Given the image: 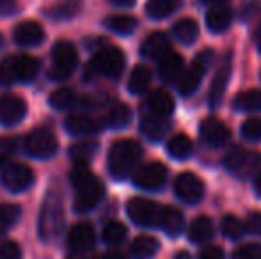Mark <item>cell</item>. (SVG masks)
Segmentation results:
<instances>
[{
	"label": "cell",
	"instance_id": "cell-1",
	"mask_svg": "<svg viewBox=\"0 0 261 259\" xmlns=\"http://www.w3.org/2000/svg\"><path fill=\"white\" fill-rule=\"evenodd\" d=\"M71 183L75 187V210L91 211L101 203L105 187L100 178L89 170L87 163H76L71 170Z\"/></svg>",
	"mask_w": 261,
	"mask_h": 259
},
{
	"label": "cell",
	"instance_id": "cell-2",
	"mask_svg": "<svg viewBox=\"0 0 261 259\" xmlns=\"http://www.w3.org/2000/svg\"><path fill=\"white\" fill-rule=\"evenodd\" d=\"M142 156V148L134 138H119L110 146L109 151V170L112 178L124 180L137 167Z\"/></svg>",
	"mask_w": 261,
	"mask_h": 259
},
{
	"label": "cell",
	"instance_id": "cell-3",
	"mask_svg": "<svg viewBox=\"0 0 261 259\" xmlns=\"http://www.w3.org/2000/svg\"><path fill=\"white\" fill-rule=\"evenodd\" d=\"M64 229V206L62 197L57 190H50L43 203L38 220V231L45 242H54Z\"/></svg>",
	"mask_w": 261,
	"mask_h": 259
},
{
	"label": "cell",
	"instance_id": "cell-4",
	"mask_svg": "<svg viewBox=\"0 0 261 259\" xmlns=\"http://www.w3.org/2000/svg\"><path fill=\"white\" fill-rule=\"evenodd\" d=\"M39 69V61L32 55H9L0 63V83L11 85L14 82H31Z\"/></svg>",
	"mask_w": 261,
	"mask_h": 259
},
{
	"label": "cell",
	"instance_id": "cell-5",
	"mask_svg": "<svg viewBox=\"0 0 261 259\" xmlns=\"http://www.w3.org/2000/svg\"><path fill=\"white\" fill-rule=\"evenodd\" d=\"M128 217L142 227H160L165 206L144 197H134L126 204Z\"/></svg>",
	"mask_w": 261,
	"mask_h": 259
},
{
	"label": "cell",
	"instance_id": "cell-6",
	"mask_svg": "<svg viewBox=\"0 0 261 259\" xmlns=\"http://www.w3.org/2000/svg\"><path fill=\"white\" fill-rule=\"evenodd\" d=\"M79 66V53L76 48L68 41H59L52 50V68H50V78L54 80H68Z\"/></svg>",
	"mask_w": 261,
	"mask_h": 259
},
{
	"label": "cell",
	"instance_id": "cell-7",
	"mask_svg": "<svg viewBox=\"0 0 261 259\" xmlns=\"http://www.w3.org/2000/svg\"><path fill=\"white\" fill-rule=\"evenodd\" d=\"M212 50H204L199 55L196 57L192 64L187 69H183L181 76L178 78L176 85H178V91L181 96H192L197 89H199L201 82H203V76L206 73L210 63H212Z\"/></svg>",
	"mask_w": 261,
	"mask_h": 259
},
{
	"label": "cell",
	"instance_id": "cell-8",
	"mask_svg": "<svg viewBox=\"0 0 261 259\" xmlns=\"http://www.w3.org/2000/svg\"><path fill=\"white\" fill-rule=\"evenodd\" d=\"M59 142L55 133L46 126H39V128L32 130L25 138V151L31 156L39 160L50 158L57 153Z\"/></svg>",
	"mask_w": 261,
	"mask_h": 259
},
{
	"label": "cell",
	"instance_id": "cell-9",
	"mask_svg": "<svg viewBox=\"0 0 261 259\" xmlns=\"http://www.w3.org/2000/svg\"><path fill=\"white\" fill-rule=\"evenodd\" d=\"M0 178H2L4 187L9 192H25L34 185V170L29 165L20 162H9L7 165L2 167V172H0Z\"/></svg>",
	"mask_w": 261,
	"mask_h": 259
},
{
	"label": "cell",
	"instance_id": "cell-10",
	"mask_svg": "<svg viewBox=\"0 0 261 259\" xmlns=\"http://www.w3.org/2000/svg\"><path fill=\"white\" fill-rule=\"evenodd\" d=\"M124 64H126L124 53L116 46H109V48L100 50L93 57L91 69H94V71L103 76H109V78H119L124 69Z\"/></svg>",
	"mask_w": 261,
	"mask_h": 259
},
{
	"label": "cell",
	"instance_id": "cell-11",
	"mask_svg": "<svg viewBox=\"0 0 261 259\" xmlns=\"http://www.w3.org/2000/svg\"><path fill=\"white\" fill-rule=\"evenodd\" d=\"M165 180H167V167L162 162H149L141 165L134 174V183L135 187L142 188V190L155 192L164 187Z\"/></svg>",
	"mask_w": 261,
	"mask_h": 259
},
{
	"label": "cell",
	"instance_id": "cell-12",
	"mask_svg": "<svg viewBox=\"0 0 261 259\" xmlns=\"http://www.w3.org/2000/svg\"><path fill=\"white\" fill-rule=\"evenodd\" d=\"M174 194L187 204H197L204 195V183L194 172H181L174 180Z\"/></svg>",
	"mask_w": 261,
	"mask_h": 259
},
{
	"label": "cell",
	"instance_id": "cell-13",
	"mask_svg": "<svg viewBox=\"0 0 261 259\" xmlns=\"http://www.w3.org/2000/svg\"><path fill=\"white\" fill-rule=\"evenodd\" d=\"M224 163L237 176L247 178L249 174L256 172V169H258V165L261 163V156L256 155V153L245 151V149H234V151H231L226 156Z\"/></svg>",
	"mask_w": 261,
	"mask_h": 259
},
{
	"label": "cell",
	"instance_id": "cell-14",
	"mask_svg": "<svg viewBox=\"0 0 261 259\" xmlns=\"http://www.w3.org/2000/svg\"><path fill=\"white\" fill-rule=\"evenodd\" d=\"M27 114V103L16 94H2L0 96V125L14 126Z\"/></svg>",
	"mask_w": 261,
	"mask_h": 259
},
{
	"label": "cell",
	"instance_id": "cell-15",
	"mask_svg": "<svg viewBox=\"0 0 261 259\" xmlns=\"http://www.w3.org/2000/svg\"><path fill=\"white\" fill-rule=\"evenodd\" d=\"M233 57L231 53H226L220 61L219 68H217V73L213 76V82L212 87H210V94H208V100L212 107H217V105L222 103V98L226 94L227 89V82H229V76H231V68H233Z\"/></svg>",
	"mask_w": 261,
	"mask_h": 259
},
{
	"label": "cell",
	"instance_id": "cell-16",
	"mask_svg": "<svg viewBox=\"0 0 261 259\" xmlns=\"http://www.w3.org/2000/svg\"><path fill=\"white\" fill-rule=\"evenodd\" d=\"M199 135L208 146L212 148H222L229 142L231 138V130L227 128L226 123H222L217 118H208L201 123L199 126Z\"/></svg>",
	"mask_w": 261,
	"mask_h": 259
},
{
	"label": "cell",
	"instance_id": "cell-17",
	"mask_svg": "<svg viewBox=\"0 0 261 259\" xmlns=\"http://www.w3.org/2000/svg\"><path fill=\"white\" fill-rule=\"evenodd\" d=\"M13 38L20 46H38L45 39V28L34 20L21 21L14 27Z\"/></svg>",
	"mask_w": 261,
	"mask_h": 259
},
{
	"label": "cell",
	"instance_id": "cell-18",
	"mask_svg": "<svg viewBox=\"0 0 261 259\" xmlns=\"http://www.w3.org/2000/svg\"><path fill=\"white\" fill-rule=\"evenodd\" d=\"M169 52H171V41H169L167 34H164V32H153V34H149L141 46V55L146 57V59L160 61Z\"/></svg>",
	"mask_w": 261,
	"mask_h": 259
},
{
	"label": "cell",
	"instance_id": "cell-19",
	"mask_svg": "<svg viewBox=\"0 0 261 259\" xmlns=\"http://www.w3.org/2000/svg\"><path fill=\"white\" fill-rule=\"evenodd\" d=\"M68 243L71 250H91L94 245V227L89 222H80L73 225L68 236Z\"/></svg>",
	"mask_w": 261,
	"mask_h": 259
},
{
	"label": "cell",
	"instance_id": "cell-20",
	"mask_svg": "<svg viewBox=\"0 0 261 259\" xmlns=\"http://www.w3.org/2000/svg\"><path fill=\"white\" fill-rule=\"evenodd\" d=\"M158 73H160L162 80L167 83L178 82V78L183 73V57L176 52H169L158 61Z\"/></svg>",
	"mask_w": 261,
	"mask_h": 259
},
{
	"label": "cell",
	"instance_id": "cell-21",
	"mask_svg": "<svg viewBox=\"0 0 261 259\" xmlns=\"http://www.w3.org/2000/svg\"><path fill=\"white\" fill-rule=\"evenodd\" d=\"M66 130L73 135H93L101 130V123L98 119L91 118V116L84 114H73L66 119L64 123Z\"/></svg>",
	"mask_w": 261,
	"mask_h": 259
},
{
	"label": "cell",
	"instance_id": "cell-22",
	"mask_svg": "<svg viewBox=\"0 0 261 259\" xmlns=\"http://www.w3.org/2000/svg\"><path fill=\"white\" fill-rule=\"evenodd\" d=\"M171 128V123L164 116L149 114L141 121V131L153 142H158L165 137V133Z\"/></svg>",
	"mask_w": 261,
	"mask_h": 259
},
{
	"label": "cell",
	"instance_id": "cell-23",
	"mask_svg": "<svg viewBox=\"0 0 261 259\" xmlns=\"http://www.w3.org/2000/svg\"><path fill=\"white\" fill-rule=\"evenodd\" d=\"M213 235H215L213 222L210 220L208 217H204V215H199V217H196L192 222H190V225H189V240L192 243H197V245H201V243H206L208 240L213 238Z\"/></svg>",
	"mask_w": 261,
	"mask_h": 259
},
{
	"label": "cell",
	"instance_id": "cell-24",
	"mask_svg": "<svg viewBox=\"0 0 261 259\" xmlns=\"http://www.w3.org/2000/svg\"><path fill=\"white\" fill-rule=\"evenodd\" d=\"M148 108L151 110V114L169 118V116L174 112V100H172L171 94L164 89L151 91L148 96Z\"/></svg>",
	"mask_w": 261,
	"mask_h": 259
},
{
	"label": "cell",
	"instance_id": "cell-25",
	"mask_svg": "<svg viewBox=\"0 0 261 259\" xmlns=\"http://www.w3.org/2000/svg\"><path fill=\"white\" fill-rule=\"evenodd\" d=\"M231 11L224 6H217L212 7V9L206 13V27L210 32L213 34H220V32H226L231 25Z\"/></svg>",
	"mask_w": 261,
	"mask_h": 259
},
{
	"label": "cell",
	"instance_id": "cell-26",
	"mask_svg": "<svg viewBox=\"0 0 261 259\" xmlns=\"http://www.w3.org/2000/svg\"><path fill=\"white\" fill-rule=\"evenodd\" d=\"M158 249H160V243L156 238L149 235H141L132 242L130 254L134 259H151L156 256Z\"/></svg>",
	"mask_w": 261,
	"mask_h": 259
},
{
	"label": "cell",
	"instance_id": "cell-27",
	"mask_svg": "<svg viewBox=\"0 0 261 259\" xmlns=\"http://www.w3.org/2000/svg\"><path fill=\"white\" fill-rule=\"evenodd\" d=\"M172 34L181 45H192L199 38V25L192 18H181L172 25Z\"/></svg>",
	"mask_w": 261,
	"mask_h": 259
},
{
	"label": "cell",
	"instance_id": "cell-28",
	"mask_svg": "<svg viewBox=\"0 0 261 259\" xmlns=\"http://www.w3.org/2000/svg\"><path fill=\"white\" fill-rule=\"evenodd\" d=\"M160 229L167 236H179L185 229V218H183L181 211L176 208L165 206L164 217H162Z\"/></svg>",
	"mask_w": 261,
	"mask_h": 259
},
{
	"label": "cell",
	"instance_id": "cell-29",
	"mask_svg": "<svg viewBox=\"0 0 261 259\" xmlns=\"http://www.w3.org/2000/svg\"><path fill=\"white\" fill-rule=\"evenodd\" d=\"M149 83H151V71L148 66L139 64L132 69V75L128 78V91L132 94H142L148 91Z\"/></svg>",
	"mask_w": 261,
	"mask_h": 259
},
{
	"label": "cell",
	"instance_id": "cell-30",
	"mask_svg": "<svg viewBox=\"0 0 261 259\" xmlns=\"http://www.w3.org/2000/svg\"><path fill=\"white\" fill-rule=\"evenodd\" d=\"M233 105L240 112H259L261 110V91L249 89L238 93L233 100Z\"/></svg>",
	"mask_w": 261,
	"mask_h": 259
},
{
	"label": "cell",
	"instance_id": "cell-31",
	"mask_svg": "<svg viewBox=\"0 0 261 259\" xmlns=\"http://www.w3.org/2000/svg\"><path fill=\"white\" fill-rule=\"evenodd\" d=\"M194 151V144L185 133H178L167 142V153L176 160H187Z\"/></svg>",
	"mask_w": 261,
	"mask_h": 259
},
{
	"label": "cell",
	"instance_id": "cell-32",
	"mask_svg": "<svg viewBox=\"0 0 261 259\" xmlns=\"http://www.w3.org/2000/svg\"><path fill=\"white\" fill-rule=\"evenodd\" d=\"M181 0H148L146 4V13L153 20H162L174 13L179 7Z\"/></svg>",
	"mask_w": 261,
	"mask_h": 259
},
{
	"label": "cell",
	"instance_id": "cell-33",
	"mask_svg": "<svg viewBox=\"0 0 261 259\" xmlns=\"http://www.w3.org/2000/svg\"><path fill=\"white\" fill-rule=\"evenodd\" d=\"M105 25L116 34L128 36L137 28V20L134 16H128V14H114V16L107 18Z\"/></svg>",
	"mask_w": 261,
	"mask_h": 259
},
{
	"label": "cell",
	"instance_id": "cell-34",
	"mask_svg": "<svg viewBox=\"0 0 261 259\" xmlns=\"http://www.w3.org/2000/svg\"><path fill=\"white\" fill-rule=\"evenodd\" d=\"M126 225L119 220H109L103 225V231H101V236H103V242L107 245H119L124 238H126Z\"/></svg>",
	"mask_w": 261,
	"mask_h": 259
},
{
	"label": "cell",
	"instance_id": "cell-35",
	"mask_svg": "<svg viewBox=\"0 0 261 259\" xmlns=\"http://www.w3.org/2000/svg\"><path fill=\"white\" fill-rule=\"evenodd\" d=\"M20 215H21V210L18 204L0 203V236H2L7 229L16 224Z\"/></svg>",
	"mask_w": 261,
	"mask_h": 259
},
{
	"label": "cell",
	"instance_id": "cell-36",
	"mask_svg": "<svg viewBox=\"0 0 261 259\" xmlns=\"http://www.w3.org/2000/svg\"><path fill=\"white\" fill-rule=\"evenodd\" d=\"M130 119H132V110L126 107V105L119 103L107 114L105 123H107V126H110V128H124V126L130 123Z\"/></svg>",
	"mask_w": 261,
	"mask_h": 259
},
{
	"label": "cell",
	"instance_id": "cell-37",
	"mask_svg": "<svg viewBox=\"0 0 261 259\" xmlns=\"http://www.w3.org/2000/svg\"><path fill=\"white\" fill-rule=\"evenodd\" d=\"M48 101L52 107L59 108V110H64V108H69L76 103V94L71 89H57L50 94Z\"/></svg>",
	"mask_w": 261,
	"mask_h": 259
},
{
	"label": "cell",
	"instance_id": "cell-38",
	"mask_svg": "<svg viewBox=\"0 0 261 259\" xmlns=\"http://www.w3.org/2000/svg\"><path fill=\"white\" fill-rule=\"evenodd\" d=\"M96 151H98V144L96 142H91V140L71 146V156L76 163H87L91 158H93Z\"/></svg>",
	"mask_w": 261,
	"mask_h": 259
},
{
	"label": "cell",
	"instance_id": "cell-39",
	"mask_svg": "<svg viewBox=\"0 0 261 259\" xmlns=\"http://www.w3.org/2000/svg\"><path fill=\"white\" fill-rule=\"evenodd\" d=\"M220 229H222V235L229 240L242 238V235L245 233V225L234 215H226L222 224H220Z\"/></svg>",
	"mask_w": 261,
	"mask_h": 259
},
{
	"label": "cell",
	"instance_id": "cell-40",
	"mask_svg": "<svg viewBox=\"0 0 261 259\" xmlns=\"http://www.w3.org/2000/svg\"><path fill=\"white\" fill-rule=\"evenodd\" d=\"M242 137L245 140L258 142L261 140V118H251L242 125Z\"/></svg>",
	"mask_w": 261,
	"mask_h": 259
},
{
	"label": "cell",
	"instance_id": "cell-41",
	"mask_svg": "<svg viewBox=\"0 0 261 259\" xmlns=\"http://www.w3.org/2000/svg\"><path fill=\"white\" fill-rule=\"evenodd\" d=\"M80 9V2L79 0H64L61 2L57 7L52 11V16H55L57 20H68V18H73Z\"/></svg>",
	"mask_w": 261,
	"mask_h": 259
},
{
	"label": "cell",
	"instance_id": "cell-42",
	"mask_svg": "<svg viewBox=\"0 0 261 259\" xmlns=\"http://www.w3.org/2000/svg\"><path fill=\"white\" fill-rule=\"evenodd\" d=\"M233 259H261V243H245L233 252Z\"/></svg>",
	"mask_w": 261,
	"mask_h": 259
},
{
	"label": "cell",
	"instance_id": "cell-43",
	"mask_svg": "<svg viewBox=\"0 0 261 259\" xmlns=\"http://www.w3.org/2000/svg\"><path fill=\"white\" fill-rule=\"evenodd\" d=\"M14 151H16V140L11 137H0V167L11 162Z\"/></svg>",
	"mask_w": 261,
	"mask_h": 259
},
{
	"label": "cell",
	"instance_id": "cell-44",
	"mask_svg": "<svg viewBox=\"0 0 261 259\" xmlns=\"http://www.w3.org/2000/svg\"><path fill=\"white\" fill-rule=\"evenodd\" d=\"M245 231L249 235L261 236V211H251L245 218Z\"/></svg>",
	"mask_w": 261,
	"mask_h": 259
},
{
	"label": "cell",
	"instance_id": "cell-45",
	"mask_svg": "<svg viewBox=\"0 0 261 259\" xmlns=\"http://www.w3.org/2000/svg\"><path fill=\"white\" fill-rule=\"evenodd\" d=\"M0 259H21V249L16 242H6L0 245Z\"/></svg>",
	"mask_w": 261,
	"mask_h": 259
},
{
	"label": "cell",
	"instance_id": "cell-46",
	"mask_svg": "<svg viewBox=\"0 0 261 259\" xmlns=\"http://www.w3.org/2000/svg\"><path fill=\"white\" fill-rule=\"evenodd\" d=\"M224 257L226 256H224L222 247H217V245L204 247L199 252V259H224Z\"/></svg>",
	"mask_w": 261,
	"mask_h": 259
},
{
	"label": "cell",
	"instance_id": "cell-47",
	"mask_svg": "<svg viewBox=\"0 0 261 259\" xmlns=\"http://www.w3.org/2000/svg\"><path fill=\"white\" fill-rule=\"evenodd\" d=\"M66 259H100V257L93 250H71V254Z\"/></svg>",
	"mask_w": 261,
	"mask_h": 259
},
{
	"label": "cell",
	"instance_id": "cell-48",
	"mask_svg": "<svg viewBox=\"0 0 261 259\" xmlns=\"http://www.w3.org/2000/svg\"><path fill=\"white\" fill-rule=\"evenodd\" d=\"M14 9V0H0V14H7Z\"/></svg>",
	"mask_w": 261,
	"mask_h": 259
},
{
	"label": "cell",
	"instance_id": "cell-49",
	"mask_svg": "<svg viewBox=\"0 0 261 259\" xmlns=\"http://www.w3.org/2000/svg\"><path fill=\"white\" fill-rule=\"evenodd\" d=\"M110 2L117 7H132L135 4V0H110Z\"/></svg>",
	"mask_w": 261,
	"mask_h": 259
},
{
	"label": "cell",
	"instance_id": "cell-50",
	"mask_svg": "<svg viewBox=\"0 0 261 259\" xmlns=\"http://www.w3.org/2000/svg\"><path fill=\"white\" fill-rule=\"evenodd\" d=\"M100 259H126V256H124V254H121V252H117V250H114V252L105 254V256L100 257Z\"/></svg>",
	"mask_w": 261,
	"mask_h": 259
},
{
	"label": "cell",
	"instance_id": "cell-51",
	"mask_svg": "<svg viewBox=\"0 0 261 259\" xmlns=\"http://www.w3.org/2000/svg\"><path fill=\"white\" fill-rule=\"evenodd\" d=\"M254 190H256V195L261 197V172L256 174V180H254Z\"/></svg>",
	"mask_w": 261,
	"mask_h": 259
},
{
	"label": "cell",
	"instance_id": "cell-52",
	"mask_svg": "<svg viewBox=\"0 0 261 259\" xmlns=\"http://www.w3.org/2000/svg\"><path fill=\"white\" fill-rule=\"evenodd\" d=\"M204 4H208V6H213V7H217V6H224V4L227 2V0H203Z\"/></svg>",
	"mask_w": 261,
	"mask_h": 259
},
{
	"label": "cell",
	"instance_id": "cell-53",
	"mask_svg": "<svg viewBox=\"0 0 261 259\" xmlns=\"http://www.w3.org/2000/svg\"><path fill=\"white\" fill-rule=\"evenodd\" d=\"M256 46H258V50L261 52V21L258 25V31H256Z\"/></svg>",
	"mask_w": 261,
	"mask_h": 259
},
{
	"label": "cell",
	"instance_id": "cell-54",
	"mask_svg": "<svg viewBox=\"0 0 261 259\" xmlns=\"http://www.w3.org/2000/svg\"><path fill=\"white\" fill-rule=\"evenodd\" d=\"M174 259H192V257H190V254H189V252H178V254L174 256Z\"/></svg>",
	"mask_w": 261,
	"mask_h": 259
},
{
	"label": "cell",
	"instance_id": "cell-55",
	"mask_svg": "<svg viewBox=\"0 0 261 259\" xmlns=\"http://www.w3.org/2000/svg\"><path fill=\"white\" fill-rule=\"evenodd\" d=\"M2 43H4V38H2V34H0V46H2Z\"/></svg>",
	"mask_w": 261,
	"mask_h": 259
}]
</instances>
